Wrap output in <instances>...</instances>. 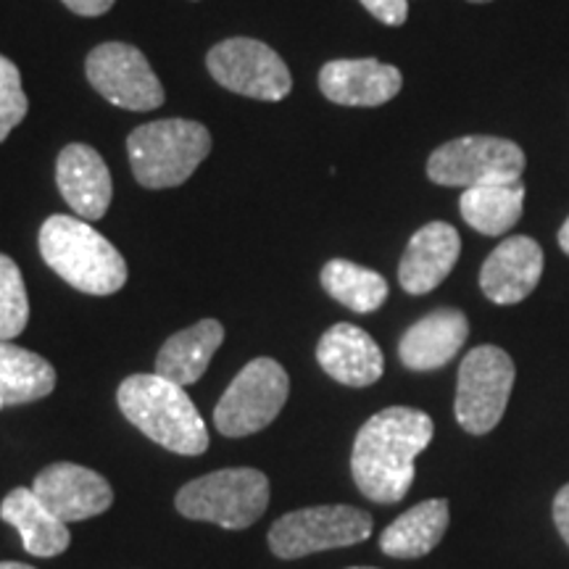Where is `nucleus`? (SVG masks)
<instances>
[{"label":"nucleus","instance_id":"13","mask_svg":"<svg viewBox=\"0 0 569 569\" xmlns=\"http://www.w3.org/2000/svg\"><path fill=\"white\" fill-rule=\"evenodd\" d=\"M56 182H59L63 201L74 211V217L84 222H98L106 217L111 206L113 182L103 156L96 148L82 146V142H71L63 148L56 161Z\"/></svg>","mask_w":569,"mask_h":569},{"label":"nucleus","instance_id":"27","mask_svg":"<svg viewBox=\"0 0 569 569\" xmlns=\"http://www.w3.org/2000/svg\"><path fill=\"white\" fill-rule=\"evenodd\" d=\"M361 6L388 27H401L409 17V0H361Z\"/></svg>","mask_w":569,"mask_h":569},{"label":"nucleus","instance_id":"30","mask_svg":"<svg viewBox=\"0 0 569 569\" xmlns=\"http://www.w3.org/2000/svg\"><path fill=\"white\" fill-rule=\"evenodd\" d=\"M559 246H561V251L569 256V219L561 224V230H559Z\"/></svg>","mask_w":569,"mask_h":569},{"label":"nucleus","instance_id":"18","mask_svg":"<svg viewBox=\"0 0 569 569\" xmlns=\"http://www.w3.org/2000/svg\"><path fill=\"white\" fill-rule=\"evenodd\" d=\"M469 322L459 309H438L403 332L398 356L415 372L446 367L467 343Z\"/></svg>","mask_w":569,"mask_h":569},{"label":"nucleus","instance_id":"12","mask_svg":"<svg viewBox=\"0 0 569 569\" xmlns=\"http://www.w3.org/2000/svg\"><path fill=\"white\" fill-rule=\"evenodd\" d=\"M32 490L67 525L103 515L113 503L109 480L71 461H56L42 469L32 482Z\"/></svg>","mask_w":569,"mask_h":569},{"label":"nucleus","instance_id":"34","mask_svg":"<svg viewBox=\"0 0 569 569\" xmlns=\"http://www.w3.org/2000/svg\"><path fill=\"white\" fill-rule=\"evenodd\" d=\"M3 407H6V403H3V401H0V409H3Z\"/></svg>","mask_w":569,"mask_h":569},{"label":"nucleus","instance_id":"9","mask_svg":"<svg viewBox=\"0 0 569 569\" xmlns=\"http://www.w3.org/2000/svg\"><path fill=\"white\" fill-rule=\"evenodd\" d=\"M525 153L517 142L490 134H469L440 146L427 161V177L443 188H475L482 182L519 180Z\"/></svg>","mask_w":569,"mask_h":569},{"label":"nucleus","instance_id":"1","mask_svg":"<svg viewBox=\"0 0 569 569\" xmlns=\"http://www.w3.org/2000/svg\"><path fill=\"white\" fill-rule=\"evenodd\" d=\"M430 415L411 407H390L369 417L356 432L351 472L356 486L375 503H396L415 482L419 453L430 446Z\"/></svg>","mask_w":569,"mask_h":569},{"label":"nucleus","instance_id":"19","mask_svg":"<svg viewBox=\"0 0 569 569\" xmlns=\"http://www.w3.org/2000/svg\"><path fill=\"white\" fill-rule=\"evenodd\" d=\"M0 519L19 532L24 551L32 557H59L71 543L67 522L56 517L32 488H13L0 503Z\"/></svg>","mask_w":569,"mask_h":569},{"label":"nucleus","instance_id":"5","mask_svg":"<svg viewBox=\"0 0 569 569\" xmlns=\"http://www.w3.org/2000/svg\"><path fill=\"white\" fill-rule=\"evenodd\" d=\"M174 507L182 517L213 522L224 530H246L269 507V480L251 467L219 469L180 488Z\"/></svg>","mask_w":569,"mask_h":569},{"label":"nucleus","instance_id":"2","mask_svg":"<svg viewBox=\"0 0 569 569\" xmlns=\"http://www.w3.org/2000/svg\"><path fill=\"white\" fill-rule=\"evenodd\" d=\"M122 415L153 443L180 457H201L209 430L182 386L161 375H130L117 390Z\"/></svg>","mask_w":569,"mask_h":569},{"label":"nucleus","instance_id":"33","mask_svg":"<svg viewBox=\"0 0 569 569\" xmlns=\"http://www.w3.org/2000/svg\"><path fill=\"white\" fill-rule=\"evenodd\" d=\"M351 569H375V567H351Z\"/></svg>","mask_w":569,"mask_h":569},{"label":"nucleus","instance_id":"28","mask_svg":"<svg viewBox=\"0 0 569 569\" xmlns=\"http://www.w3.org/2000/svg\"><path fill=\"white\" fill-rule=\"evenodd\" d=\"M553 522H557L559 536L569 546V482L553 498Z\"/></svg>","mask_w":569,"mask_h":569},{"label":"nucleus","instance_id":"17","mask_svg":"<svg viewBox=\"0 0 569 569\" xmlns=\"http://www.w3.org/2000/svg\"><path fill=\"white\" fill-rule=\"evenodd\" d=\"M461 253V238L451 224L430 222L411 234L401 264L398 282L411 296H425L436 290L451 274Z\"/></svg>","mask_w":569,"mask_h":569},{"label":"nucleus","instance_id":"22","mask_svg":"<svg viewBox=\"0 0 569 569\" xmlns=\"http://www.w3.org/2000/svg\"><path fill=\"white\" fill-rule=\"evenodd\" d=\"M525 209V182L496 180L467 188L459 198L461 219L482 234H503L519 222Z\"/></svg>","mask_w":569,"mask_h":569},{"label":"nucleus","instance_id":"31","mask_svg":"<svg viewBox=\"0 0 569 569\" xmlns=\"http://www.w3.org/2000/svg\"><path fill=\"white\" fill-rule=\"evenodd\" d=\"M0 569H34V567L21 565V561H0Z\"/></svg>","mask_w":569,"mask_h":569},{"label":"nucleus","instance_id":"7","mask_svg":"<svg viewBox=\"0 0 569 569\" xmlns=\"http://www.w3.org/2000/svg\"><path fill=\"white\" fill-rule=\"evenodd\" d=\"M372 517L367 511L332 503L290 511L269 530V549L277 559H301L317 551L343 549L372 536Z\"/></svg>","mask_w":569,"mask_h":569},{"label":"nucleus","instance_id":"32","mask_svg":"<svg viewBox=\"0 0 569 569\" xmlns=\"http://www.w3.org/2000/svg\"><path fill=\"white\" fill-rule=\"evenodd\" d=\"M469 3H490V0H469Z\"/></svg>","mask_w":569,"mask_h":569},{"label":"nucleus","instance_id":"21","mask_svg":"<svg viewBox=\"0 0 569 569\" xmlns=\"http://www.w3.org/2000/svg\"><path fill=\"white\" fill-rule=\"evenodd\" d=\"M448 519H451V511H448L446 498L417 503L382 530L380 549L393 559L427 557L443 540Z\"/></svg>","mask_w":569,"mask_h":569},{"label":"nucleus","instance_id":"14","mask_svg":"<svg viewBox=\"0 0 569 569\" xmlns=\"http://www.w3.org/2000/svg\"><path fill=\"white\" fill-rule=\"evenodd\" d=\"M403 77L390 63L377 59L327 61L319 71V90L327 101L338 106H365L375 109L401 92Z\"/></svg>","mask_w":569,"mask_h":569},{"label":"nucleus","instance_id":"26","mask_svg":"<svg viewBox=\"0 0 569 569\" xmlns=\"http://www.w3.org/2000/svg\"><path fill=\"white\" fill-rule=\"evenodd\" d=\"M27 109H30V101H27V92L21 88L17 63L0 56V142L9 138L13 127L21 124Z\"/></svg>","mask_w":569,"mask_h":569},{"label":"nucleus","instance_id":"25","mask_svg":"<svg viewBox=\"0 0 569 569\" xmlns=\"http://www.w3.org/2000/svg\"><path fill=\"white\" fill-rule=\"evenodd\" d=\"M30 319V298H27L24 277L11 256L0 253V340L21 336Z\"/></svg>","mask_w":569,"mask_h":569},{"label":"nucleus","instance_id":"11","mask_svg":"<svg viewBox=\"0 0 569 569\" xmlns=\"http://www.w3.org/2000/svg\"><path fill=\"white\" fill-rule=\"evenodd\" d=\"M84 71L92 88L117 109L153 111L163 103V88L151 63L127 42H103L92 48Z\"/></svg>","mask_w":569,"mask_h":569},{"label":"nucleus","instance_id":"6","mask_svg":"<svg viewBox=\"0 0 569 569\" xmlns=\"http://www.w3.org/2000/svg\"><path fill=\"white\" fill-rule=\"evenodd\" d=\"M290 393V377L280 361H248L219 398L213 409V425L227 438H246L264 430L280 415Z\"/></svg>","mask_w":569,"mask_h":569},{"label":"nucleus","instance_id":"16","mask_svg":"<svg viewBox=\"0 0 569 569\" xmlns=\"http://www.w3.org/2000/svg\"><path fill=\"white\" fill-rule=\"evenodd\" d=\"M317 361L332 380L340 386L367 388L375 386L386 372V359H382L380 346L361 327L340 322L319 338Z\"/></svg>","mask_w":569,"mask_h":569},{"label":"nucleus","instance_id":"29","mask_svg":"<svg viewBox=\"0 0 569 569\" xmlns=\"http://www.w3.org/2000/svg\"><path fill=\"white\" fill-rule=\"evenodd\" d=\"M61 3L80 17H101L111 9L113 0H61Z\"/></svg>","mask_w":569,"mask_h":569},{"label":"nucleus","instance_id":"15","mask_svg":"<svg viewBox=\"0 0 569 569\" xmlns=\"http://www.w3.org/2000/svg\"><path fill=\"white\" fill-rule=\"evenodd\" d=\"M543 274V251L532 238L515 234L488 256L480 269V288L498 306L525 301Z\"/></svg>","mask_w":569,"mask_h":569},{"label":"nucleus","instance_id":"10","mask_svg":"<svg viewBox=\"0 0 569 569\" xmlns=\"http://www.w3.org/2000/svg\"><path fill=\"white\" fill-rule=\"evenodd\" d=\"M206 67L224 90L256 101H282L293 90L288 63L261 40L232 38L219 42L206 56Z\"/></svg>","mask_w":569,"mask_h":569},{"label":"nucleus","instance_id":"24","mask_svg":"<svg viewBox=\"0 0 569 569\" xmlns=\"http://www.w3.org/2000/svg\"><path fill=\"white\" fill-rule=\"evenodd\" d=\"M322 288L356 315H372L388 298L386 277L346 259L327 261L322 269Z\"/></svg>","mask_w":569,"mask_h":569},{"label":"nucleus","instance_id":"8","mask_svg":"<svg viewBox=\"0 0 569 569\" xmlns=\"http://www.w3.org/2000/svg\"><path fill=\"white\" fill-rule=\"evenodd\" d=\"M515 361L496 346H478L465 356L457 386V422L469 436H486L501 422L515 388Z\"/></svg>","mask_w":569,"mask_h":569},{"label":"nucleus","instance_id":"4","mask_svg":"<svg viewBox=\"0 0 569 569\" xmlns=\"http://www.w3.org/2000/svg\"><path fill=\"white\" fill-rule=\"evenodd\" d=\"M211 153V132L190 119H161L142 124L127 138L134 180L148 190L177 188Z\"/></svg>","mask_w":569,"mask_h":569},{"label":"nucleus","instance_id":"20","mask_svg":"<svg viewBox=\"0 0 569 569\" xmlns=\"http://www.w3.org/2000/svg\"><path fill=\"white\" fill-rule=\"evenodd\" d=\"M224 343V327L217 319H203L188 330L174 332L156 356V375L188 388L201 380L211 365V356Z\"/></svg>","mask_w":569,"mask_h":569},{"label":"nucleus","instance_id":"3","mask_svg":"<svg viewBox=\"0 0 569 569\" xmlns=\"http://www.w3.org/2000/svg\"><path fill=\"white\" fill-rule=\"evenodd\" d=\"M40 256L63 282L88 296H111L127 282L124 256L80 217L56 213L46 219Z\"/></svg>","mask_w":569,"mask_h":569},{"label":"nucleus","instance_id":"23","mask_svg":"<svg viewBox=\"0 0 569 569\" xmlns=\"http://www.w3.org/2000/svg\"><path fill=\"white\" fill-rule=\"evenodd\" d=\"M56 388V369L40 353L0 340V401L6 407L40 401Z\"/></svg>","mask_w":569,"mask_h":569}]
</instances>
